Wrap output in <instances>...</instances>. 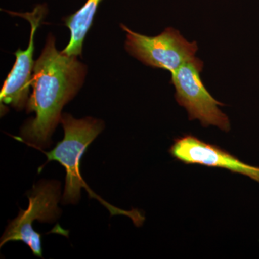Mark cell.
Here are the masks:
<instances>
[{
  "label": "cell",
  "mask_w": 259,
  "mask_h": 259,
  "mask_svg": "<svg viewBox=\"0 0 259 259\" xmlns=\"http://www.w3.org/2000/svg\"><path fill=\"white\" fill-rule=\"evenodd\" d=\"M56 47L51 34L35 62L31 81L32 93L27 104V112H35L20 131V139L34 147L48 148L51 136L61 121L63 107L81 88L87 66L77 59Z\"/></svg>",
  "instance_id": "cell-1"
},
{
  "label": "cell",
  "mask_w": 259,
  "mask_h": 259,
  "mask_svg": "<svg viewBox=\"0 0 259 259\" xmlns=\"http://www.w3.org/2000/svg\"><path fill=\"white\" fill-rule=\"evenodd\" d=\"M61 184L58 181H41L28 193L29 204L20 209L18 217L10 223L1 238L0 246L10 241H22L28 245L34 255L42 257L40 234L34 231L32 223H54L61 214L58 207Z\"/></svg>",
  "instance_id": "cell-3"
},
{
  "label": "cell",
  "mask_w": 259,
  "mask_h": 259,
  "mask_svg": "<svg viewBox=\"0 0 259 259\" xmlns=\"http://www.w3.org/2000/svg\"><path fill=\"white\" fill-rule=\"evenodd\" d=\"M47 13L45 5H37L32 13H14V15L28 20L31 26V31L28 49L25 51L18 49L15 52L16 60L14 66L5 79L0 93L1 105H9L17 110H22L27 106L33 74L32 71L35 66L33 61L34 37Z\"/></svg>",
  "instance_id": "cell-6"
},
{
  "label": "cell",
  "mask_w": 259,
  "mask_h": 259,
  "mask_svg": "<svg viewBox=\"0 0 259 259\" xmlns=\"http://www.w3.org/2000/svg\"><path fill=\"white\" fill-rule=\"evenodd\" d=\"M169 153L185 164L225 168L259 183V167L247 164L219 146L207 144L192 135H185L175 139Z\"/></svg>",
  "instance_id": "cell-7"
},
{
  "label": "cell",
  "mask_w": 259,
  "mask_h": 259,
  "mask_svg": "<svg viewBox=\"0 0 259 259\" xmlns=\"http://www.w3.org/2000/svg\"><path fill=\"white\" fill-rule=\"evenodd\" d=\"M61 122L64 130V138L51 151H42L47 156V161L60 163L66 170V185L62 197V204H76L81 197V190L86 189L90 197L98 199L110 211L112 215L124 214L131 218L136 226L144 223L145 217L138 209L125 211L107 203L97 196L85 183L80 173V161L87 148L102 132L105 124L102 120L88 117L74 118L69 114L61 115Z\"/></svg>",
  "instance_id": "cell-2"
},
{
  "label": "cell",
  "mask_w": 259,
  "mask_h": 259,
  "mask_svg": "<svg viewBox=\"0 0 259 259\" xmlns=\"http://www.w3.org/2000/svg\"><path fill=\"white\" fill-rule=\"evenodd\" d=\"M101 1L88 0L81 9L65 19L66 25L71 32V37L69 44L62 51L64 54L69 56L81 55L83 40Z\"/></svg>",
  "instance_id": "cell-8"
},
{
  "label": "cell",
  "mask_w": 259,
  "mask_h": 259,
  "mask_svg": "<svg viewBox=\"0 0 259 259\" xmlns=\"http://www.w3.org/2000/svg\"><path fill=\"white\" fill-rule=\"evenodd\" d=\"M121 28L127 33L125 49L131 55L147 66L173 73L182 65L195 59L197 42H189L177 30L166 28L156 36H146Z\"/></svg>",
  "instance_id": "cell-4"
},
{
  "label": "cell",
  "mask_w": 259,
  "mask_h": 259,
  "mask_svg": "<svg viewBox=\"0 0 259 259\" xmlns=\"http://www.w3.org/2000/svg\"><path fill=\"white\" fill-rule=\"evenodd\" d=\"M203 62L196 58L171 73V83L176 89L177 102L185 107L190 120H199L204 127L217 126L223 131L231 129L229 118L218 106L224 104L213 98L201 80Z\"/></svg>",
  "instance_id": "cell-5"
}]
</instances>
